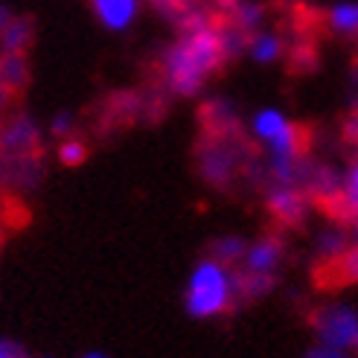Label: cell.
Here are the masks:
<instances>
[{"mask_svg": "<svg viewBox=\"0 0 358 358\" xmlns=\"http://www.w3.org/2000/svg\"><path fill=\"white\" fill-rule=\"evenodd\" d=\"M199 169H201V175L207 178L210 184L224 187V184L234 181V175H236V169H239V160H236L234 149H230V143L216 140V143H210L207 149H201V155H199Z\"/></svg>", "mask_w": 358, "mask_h": 358, "instance_id": "7", "label": "cell"}, {"mask_svg": "<svg viewBox=\"0 0 358 358\" xmlns=\"http://www.w3.org/2000/svg\"><path fill=\"white\" fill-rule=\"evenodd\" d=\"M79 358H111L108 352H102V350H87V352H82Z\"/></svg>", "mask_w": 358, "mask_h": 358, "instance_id": "28", "label": "cell"}, {"mask_svg": "<svg viewBox=\"0 0 358 358\" xmlns=\"http://www.w3.org/2000/svg\"><path fill=\"white\" fill-rule=\"evenodd\" d=\"M352 85H355V87H358V62H355V64H352Z\"/></svg>", "mask_w": 358, "mask_h": 358, "instance_id": "29", "label": "cell"}, {"mask_svg": "<svg viewBox=\"0 0 358 358\" xmlns=\"http://www.w3.org/2000/svg\"><path fill=\"white\" fill-rule=\"evenodd\" d=\"M309 327L315 332V344L352 350L358 341V309L350 300H329L312 312Z\"/></svg>", "mask_w": 358, "mask_h": 358, "instance_id": "4", "label": "cell"}, {"mask_svg": "<svg viewBox=\"0 0 358 358\" xmlns=\"http://www.w3.org/2000/svg\"><path fill=\"white\" fill-rule=\"evenodd\" d=\"M352 352H355V355H358V341H355V347H352Z\"/></svg>", "mask_w": 358, "mask_h": 358, "instance_id": "30", "label": "cell"}, {"mask_svg": "<svg viewBox=\"0 0 358 358\" xmlns=\"http://www.w3.org/2000/svg\"><path fill=\"white\" fill-rule=\"evenodd\" d=\"M234 24L242 29V32H254L259 27H265V6L259 0H236L234 6Z\"/></svg>", "mask_w": 358, "mask_h": 358, "instance_id": "18", "label": "cell"}, {"mask_svg": "<svg viewBox=\"0 0 358 358\" xmlns=\"http://www.w3.org/2000/svg\"><path fill=\"white\" fill-rule=\"evenodd\" d=\"M0 358H27V352L12 338H0Z\"/></svg>", "mask_w": 358, "mask_h": 358, "instance_id": "24", "label": "cell"}, {"mask_svg": "<svg viewBox=\"0 0 358 358\" xmlns=\"http://www.w3.org/2000/svg\"><path fill=\"white\" fill-rule=\"evenodd\" d=\"M224 50L219 38V27H195L184 29L160 56V76L169 94L189 99L207 85V79L224 64Z\"/></svg>", "mask_w": 358, "mask_h": 358, "instance_id": "1", "label": "cell"}, {"mask_svg": "<svg viewBox=\"0 0 358 358\" xmlns=\"http://www.w3.org/2000/svg\"><path fill=\"white\" fill-rule=\"evenodd\" d=\"M239 297V274L234 265L204 257L192 265L184 285V309L195 320H213L234 309Z\"/></svg>", "mask_w": 358, "mask_h": 358, "instance_id": "3", "label": "cell"}, {"mask_svg": "<svg viewBox=\"0 0 358 358\" xmlns=\"http://www.w3.org/2000/svg\"><path fill=\"white\" fill-rule=\"evenodd\" d=\"M204 114H207V120H210L213 129H216V137H227L230 131L236 129V122H239L236 108H234V105H230L227 99H216V102H210Z\"/></svg>", "mask_w": 358, "mask_h": 358, "instance_id": "17", "label": "cell"}, {"mask_svg": "<svg viewBox=\"0 0 358 358\" xmlns=\"http://www.w3.org/2000/svg\"><path fill=\"white\" fill-rule=\"evenodd\" d=\"M245 56L254 62V64H277L282 56H285V41H282V35L274 32V29H254L248 35V41H245Z\"/></svg>", "mask_w": 358, "mask_h": 358, "instance_id": "10", "label": "cell"}, {"mask_svg": "<svg viewBox=\"0 0 358 358\" xmlns=\"http://www.w3.org/2000/svg\"><path fill=\"white\" fill-rule=\"evenodd\" d=\"M327 27L338 38H358V0H338L327 9Z\"/></svg>", "mask_w": 358, "mask_h": 358, "instance_id": "12", "label": "cell"}, {"mask_svg": "<svg viewBox=\"0 0 358 358\" xmlns=\"http://www.w3.org/2000/svg\"><path fill=\"white\" fill-rule=\"evenodd\" d=\"M12 17H15V9H12V6H6V3H0V32H3V29L9 27Z\"/></svg>", "mask_w": 358, "mask_h": 358, "instance_id": "25", "label": "cell"}, {"mask_svg": "<svg viewBox=\"0 0 358 358\" xmlns=\"http://www.w3.org/2000/svg\"><path fill=\"white\" fill-rule=\"evenodd\" d=\"M38 125H35L32 117L27 114H17L12 120H6V125L0 129V149L9 152V155H27L38 146Z\"/></svg>", "mask_w": 358, "mask_h": 358, "instance_id": "9", "label": "cell"}, {"mask_svg": "<svg viewBox=\"0 0 358 358\" xmlns=\"http://www.w3.org/2000/svg\"><path fill=\"white\" fill-rule=\"evenodd\" d=\"M350 242H352V245L358 248V216H355V219L350 222Z\"/></svg>", "mask_w": 358, "mask_h": 358, "instance_id": "27", "label": "cell"}, {"mask_svg": "<svg viewBox=\"0 0 358 358\" xmlns=\"http://www.w3.org/2000/svg\"><path fill=\"white\" fill-rule=\"evenodd\" d=\"M282 259H285V242L274 234H262L245 245L239 268L248 277H274L277 280Z\"/></svg>", "mask_w": 358, "mask_h": 358, "instance_id": "5", "label": "cell"}, {"mask_svg": "<svg viewBox=\"0 0 358 358\" xmlns=\"http://www.w3.org/2000/svg\"><path fill=\"white\" fill-rule=\"evenodd\" d=\"M344 137L358 146V102L352 105V111H350L347 120H344Z\"/></svg>", "mask_w": 358, "mask_h": 358, "instance_id": "23", "label": "cell"}, {"mask_svg": "<svg viewBox=\"0 0 358 358\" xmlns=\"http://www.w3.org/2000/svg\"><path fill=\"white\" fill-rule=\"evenodd\" d=\"M250 137L265 149V169L271 175L274 184H297L300 187V175H303V134L297 129V122L274 108L254 111L248 122Z\"/></svg>", "mask_w": 358, "mask_h": 358, "instance_id": "2", "label": "cell"}, {"mask_svg": "<svg viewBox=\"0 0 358 358\" xmlns=\"http://www.w3.org/2000/svg\"><path fill=\"white\" fill-rule=\"evenodd\" d=\"M94 17L108 32H129L143 12V0H91Z\"/></svg>", "mask_w": 358, "mask_h": 358, "instance_id": "8", "label": "cell"}, {"mask_svg": "<svg viewBox=\"0 0 358 358\" xmlns=\"http://www.w3.org/2000/svg\"><path fill=\"white\" fill-rule=\"evenodd\" d=\"M32 41V21L24 15H15L9 27L0 32V52H24Z\"/></svg>", "mask_w": 358, "mask_h": 358, "instance_id": "13", "label": "cell"}, {"mask_svg": "<svg viewBox=\"0 0 358 358\" xmlns=\"http://www.w3.org/2000/svg\"><path fill=\"white\" fill-rule=\"evenodd\" d=\"M350 245H352L350 242V227H344V224H327V227H320L317 234H315V242H312L315 257L320 262H327V265H332Z\"/></svg>", "mask_w": 358, "mask_h": 358, "instance_id": "11", "label": "cell"}, {"mask_svg": "<svg viewBox=\"0 0 358 358\" xmlns=\"http://www.w3.org/2000/svg\"><path fill=\"white\" fill-rule=\"evenodd\" d=\"M338 204H341V210L347 213L350 219L358 216V157L352 160V164L344 169L341 175V187H338Z\"/></svg>", "mask_w": 358, "mask_h": 358, "instance_id": "16", "label": "cell"}, {"mask_svg": "<svg viewBox=\"0 0 358 358\" xmlns=\"http://www.w3.org/2000/svg\"><path fill=\"white\" fill-rule=\"evenodd\" d=\"M29 79V62L24 52H0V82H3L9 91L24 87Z\"/></svg>", "mask_w": 358, "mask_h": 358, "instance_id": "14", "label": "cell"}, {"mask_svg": "<svg viewBox=\"0 0 358 358\" xmlns=\"http://www.w3.org/2000/svg\"><path fill=\"white\" fill-rule=\"evenodd\" d=\"M309 195L297 184H271L265 192V210L271 213V219L285 224V227H297L303 224L309 213Z\"/></svg>", "mask_w": 358, "mask_h": 358, "instance_id": "6", "label": "cell"}, {"mask_svg": "<svg viewBox=\"0 0 358 358\" xmlns=\"http://www.w3.org/2000/svg\"><path fill=\"white\" fill-rule=\"evenodd\" d=\"M47 131L56 137V140L70 137V134L76 131V114H73V111H67V108L56 111V114H52V120H50V125H47Z\"/></svg>", "mask_w": 358, "mask_h": 358, "instance_id": "21", "label": "cell"}, {"mask_svg": "<svg viewBox=\"0 0 358 358\" xmlns=\"http://www.w3.org/2000/svg\"><path fill=\"white\" fill-rule=\"evenodd\" d=\"M56 157H59V164L62 166H70V169H76L79 164H85V157H87V146H85V140L79 137H62L59 140V146H56Z\"/></svg>", "mask_w": 358, "mask_h": 358, "instance_id": "19", "label": "cell"}, {"mask_svg": "<svg viewBox=\"0 0 358 358\" xmlns=\"http://www.w3.org/2000/svg\"><path fill=\"white\" fill-rule=\"evenodd\" d=\"M245 245H248V239L242 234H224V236L210 242V254L207 257L219 259L224 265H239L242 254H245Z\"/></svg>", "mask_w": 358, "mask_h": 358, "instance_id": "15", "label": "cell"}, {"mask_svg": "<svg viewBox=\"0 0 358 358\" xmlns=\"http://www.w3.org/2000/svg\"><path fill=\"white\" fill-rule=\"evenodd\" d=\"M9 94H12V91H9V87H6L3 82H0V111H3L6 105H9Z\"/></svg>", "mask_w": 358, "mask_h": 358, "instance_id": "26", "label": "cell"}, {"mask_svg": "<svg viewBox=\"0 0 358 358\" xmlns=\"http://www.w3.org/2000/svg\"><path fill=\"white\" fill-rule=\"evenodd\" d=\"M300 358H358L352 350H335V347H324V344H312Z\"/></svg>", "mask_w": 358, "mask_h": 358, "instance_id": "22", "label": "cell"}, {"mask_svg": "<svg viewBox=\"0 0 358 358\" xmlns=\"http://www.w3.org/2000/svg\"><path fill=\"white\" fill-rule=\"evenodd\" d=\"M332 268H335L338 277H341L344 282H355V285H358V248L350 245L344 254L332 262Z\"/></svg>", "mask_w": 358, "mask_h": 358, "instance_id": "20", "label": "cell"}]
</instances>
